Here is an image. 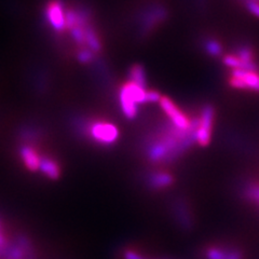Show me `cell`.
Instances as JSON below:
<instances>
[{
    "label": "cell",
    "mask_w": 259,
    "mask_h": 259,
    "mask_svg": "<svg viewBox=\"0 0 259 259\" xmlns=\"http://www.w3.org/2000/svg\"><path fill=\"white\" fill-rule=\"evenodd\" d=\"M75 128L78 134L91 140L103 147H108L119 139V131L115 124L103 120H77Z\"/></svg>",
    "instance_id": "obj_1"
},
{
    "label": "cell",
    "mask_w": 259,
    "mask_h": 259,
    "mask_svg": "<svg viewBox=\"0 0 259 259\" xmlns=\"http://www.w3.org/2000/svg\"><path fill=\"white\" fill-rule=\"evenodd\" d=\"M200 123L197 130V143L201 147H205L212 137L213 123L215 119V109L212 105H205L200 113Z\"/></svg>",
    "instance_id": "obj_2"
},
{
    "label": "cell",
    "mask_w": 259,
    "mask_h": 259,
    "mask_svg": "<svg viewBox=\"0 0 259 259\" xmlns=\"http://www.w3.org/2000/svg\"><path fill=\"white\" fill-rule=\"evenodd\" d=\"M160 106L162 110L164 111L169 121L178 128L184 130V131H187L192 125V118H189L187 115L178 108L174 102L168 99L166 96H162L160 100Z\"/></svg>",
    "instance_id": "obj_3"
},
{
    "label": "cell",
    "mask_w": 259,
    "mask_h": 259,
    "mask_svg": "<svg viewBox=\"0 0 259 259\" xmlns=\"http://www.w3.org/2000/svg\"><path fill=\"white\" fill-rule=\"evenodd\" d=\"M229 83L232 88L259 92V74L258 71L233 69Z\"/></svg>",
    "instance_id": "obj_4"
},
{
    "label": "cell",
    "mask_w": 259,
    "mask_h": 259,
    "mask_svg": "<svg viewBox=\"0 0 259 259\" xmlns=\"http://www.w3.org/2000/svg\"><path fill=\"white\" fill-rule=\"evenodd\" d=\"M46 16L50 26L55 31H63L66 28V10L60 0H51L46 7Z\"/></svg>",
    "instance_id": "obj_5"
},
{
    "label": "cell",
    "mask_w": 259,
    "mask_h": 259,
    "mask_svg": "<svg viewBox=\"0 0 259 259\" xmlns=\"http://www.w3.org/2000/svg\"><path fill=\"white\" fill-rule=\"evenodd\" d=\"M19 156L22 163L29 172H37L40 169L41 163V156L37 148L29 144H23L19 148Z\"/></svg>",
    "instance_id": "obj_6"
},
{
    "label": "cell",
    "mask_w": 259,
    "mask_h": 259,
    "mask_svg": "<svg viewBox=\"0 0 259 259\" xmlns=\"http://www.w3.org/2000/svg\"><path fill=\"white\" fill-rule=\"evenodd\" d=\"M145 183L149 189L162 190L173 185L174 177L165 171H153L146 174Z\"/></svg>",
    "instance_id": "obj_7"
},
{
    "label": "cell",
    "mask_w": 259,
    "mask_h": 259,
    "mask_svg": "<svg viewBox=\"0 0 259 259\" xmlns=\"http://www.w3.org/2000/svg\"><path fill=\"white\" fill-rule=\"evenodd\" d=\"M40 172L51 181H58L62 174V167L60 162L52 156H41Z\"/></svg>",
    "instance_id": "obj_8"
},
{
    "label": "cell",
    "mask_w": 259,
    "mask_h": 259,
    "mask_svg": "<svg viewBox=\"0 0 259 259\" xmlns=\"http://www.w3.org/2000/svg\"><path fill=\"white\" fill-rule=\"evenodd\" d=\"M130 80L133 82L140 84L143 88H147V77H146V71L141 65H134L130 69Z\"/></svg>",
    "instance_id": "obj_9"
},
{
    "label": "cell",
    "mask_w": 259,
    "mask_h": 259,
    "mask_svg": "<svg viewBox=\"0 0 259 259\" xmlns=\"http://www.w3.org/2000/svg\"><path fill=\"white\" fill-rule=\"evenodd\" d=\"M203 48L205 52L213 56V58H216V56H220L223 54V46L220 41H217L215 39H206L203 42Z\"/></svg>",
    "instance_id": "obj_10"
},
{
    "label": "cell",
    "mask_w": 259,
    "mask_h": 259,
    "mask_svg": "<svg viewBox=\"0 0 259 259\" xmlns=\"http://www.w3.org/2000/svg\"><path fill=\"white\" fill-rule=\"evenodd\" d=\"M229 248L221 246H210L206 249L207 259H227Z\"/></svg>",
    "instance_id": "obj_11"
},
{
    "label": "cell",
    "mask_w": 259,
    "mask_h": 259,
    "mask_svg": "<svg viewBox=\"0 0 259 259\" xmlns=\"http://www.w3.org/2000/svg\"><path fill=\"white\" fill-rule=\"evenodd\" d=\"M244 197L259 205V184H249L244 189Z\"/></svg>",
    "instance_id": "obj_12"
},
{
    "label": "cell",
    "mask_w": 259,
    "mask_h": 259,
    "mask_svg": "<svg viewBox=\"0 0 259 259\" xmlns=\"http://www.w3.org/2000/svg\"><path fill=\"white\" fill-rule=\"evenodd\" d=\"M123 258L124 259H146L140 252L133 248H126L123 250Z\"/></svg>",
    "instance_id": "obj_13"
},
{
    "label": "cell",
    "mask_w": 259,
    "mask_h": 259,
    "mask_svg": "<svg viewBox=\"0 0 259 259\" xmlns=\"http://www.w3.org/2000/svg\"><path fill=\"white\" fill-rule=\"evenodd\" d=\"M244 7L249 13H252L253 15L259 18V3L247 2V3H244Z\"/></svg>",
    "instance_id": "obj_14"
},
{
    "label": "cell",
    "mask_w": 259,
    "mask_h": 259,
    "mask_svg": "<svg viewBox=\"0 0 259 259\" xmlns=\"http://www.w3.org/2000/svg\"><path fill=\"white\" fill-rule=\"evenodd\" d=\"M227 259H243L242 252L236 248H229L228 255H227Z\"/></svg>",
    "instance_id": "obj_15"
},
{
    "label": "cell",
    "mask_w": 259,
    "mask_h": 259,
    "mask_svg": "<svg viewBox=\"0 0 259 259\" xmlns=\"http://www.w3.org/2000/svg\"><path fill=\"white\" fill-rule=\"evenodd\" d=\"M243 3H247V2H254V3H259V0H242Z\"/></svg>",
    "instance_id": "obj_16"
}]
</instances>
